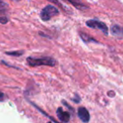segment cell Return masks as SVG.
I'll return each mask as SVG.
<instances>
[{"label":"cell","instance_id":"cell-1","mask_svg":"<svg viewBox=\"0 0 123 123\" xmlns=\"http://www.w3.org/2000/svg\"><path fill=\"white\" fill-rule=\"evenodd\" d=\"M27 63L31 67H37V66H50L54 67L56 65V62L52 57L49 56H43V57H32L30 56L26 59Z\"/></svg>","mask_w":123,"mask_h":123},{"label":"cell","instance_id":"cell-2","mask_svg":"<svg viewBox=\"0 0 123 123\" xmlns=\"http://www.w3.org/2000/svg\"><path fill=\"white\" fill-rule=\"evenodd\" d=\"M59 14V10L57 8L53 5H47L41 10V19L43 21H48L54 16Z\"/></svg>","mask_w":123,"mask_h":123},{"label":"cell","instance_id":"cell-3","mask_svg":"<svg viewBox=\"0 0 123 123\" xmlns=\"http://www.w3.org/2000/svg\"><path fill=\"white\" fill-rule=\"evenodd\" d=\"M86 25L92 28V29L99 30V31H102L105 36L108 35V31H109V29H108L107 25H106L104 22L94 20V19H90V20H88L87 22H86Z\"/></svg>","mask_w":123,"mask_h":123},{"label":"cell","instance_id":"cell-4","mask_svg":"<svg viewBox=\"0 0 123 123\" xmlns=\"http://www.w3.org/2000/svg\"><path fill=\"white\" fill-rule=\"evenodd\" d=\"M56 116L62 122H68L70 121V114L67 111H64L63 109L61 107L56 110Z\"/></svg>","mask_w":123,"mask_h":123},{"label":"cell","instance_id":"cell-5","mask_svg":"<svg viewBox=\"0 0 123 123\" xmlns=\"http://www.w3.org/2000/svg\"><path fill=\"white\" fill-rule=\"evenodd\" d=\"M111 33L118 39L123 38V27L119 25H112L111 27Z\"/></svg>","mask_w":123,"mask_h":123},{"label":"cell","instance_id":"cell-6","mask_svg":"<svg viewBox=\"0 0 123 123\" xmlns=\"http://www.w3.org/2000/svg\"><path fill=\"white\" fill-rule=\"evenodd\" d=\"M78 116H79V119H80L83 122H88V121H89V119H90L89 111L84 107L79 108V111H78Z\"/></svg>","mask_w":123,"mask_h":123},{"label":"cell","instance_id":"cell-7","mask_svg":"<svg viewBox=\"0 0 123 123\" xmlns=\"http://www.w3.org/2000/svg\"><path fill=\"white\" fill-rule=\"evenodd\" d=\"M66 1H68L71 4H73L74 7H76L77 9H88L87 6L84 5V4H82L79 0H66Z\"/></svg>","mask_w":123,"mask_h":123},{"label":"cell","instance_id":"cell-8","mask_svg":"<svg viewBox=\"0 0 123 123\" xmlns=\"http://www.w3.org/2000/svg\"><path fill=\"white\" fill-rule=\"evenodd\" d=\"M80 37H81V39L84 41V42H91V41H92V42H94V43H98V41H96V40H94V38H92L91 36H88V35L84 34V33L80 34Z\"/></svg>","mask_w":123,"mask_h":123},{"label":"cell","instance_id":"cell-9","mask_svg":"<svg viewBox=\"0 0 123 123\" xmlns=\"http://www.w3.org/2000/svg\"><path fill=\"white\" fill-rule=\"evenodd\" d=\"M9 9V5L3 0H0V12H6Z\"/></svg>","mask_w":123,"mask_h":123},{"label":"cell","instance_id":"cell-10","mask_svg":"<svg viewBox=\"0 0 123 123\" xmlns=\"http://www.w3.org/2000/svg\"><path fill=\"white\" fill-rule=\"evenodd\" d=\"M6 54L9 55V56H19L21 55L24 54V51H6Z\"/></svg>","mask_w":123,"mask_h":123},{"label":"cell","instance_id":"cell-11","mask_svg":"<svg viewBox=\"0 0 123 123\" xmlns=\"http://www.w3.org/2000/svg\"><path fill=\"white\" fill-rule=\"evenodd\" d=\"M8 20H9V19H8L7 18L0 17V23H1V24H6V23L8 22Z\"/></svg>","mask_w":123,"mask_h":123},{"label":"cell","instance_id":"cell-12","mask_svg":"<svg viewBox=\"0 0 123 123\" xmlns=\"http://www.w3.org/2000/svg\"><path fill=\"white\" fill-rule=\"evenodd\" d=\"M4 99H5V95H4V94L2 92H0V101H3Z\"/></svg>","mask_w":123,"mask_h":123},{"label":"cell","instance_id":"cell-13","mask_svg":"<svg viewBox=\"0 0 123 123\" xmlns=\"http://www.w3.org/2000/svg\"><path fill=\"white\" fill-rule=\"evenodd\" d=\"M108 94H112V95H111V97H113V96L115 95V93L113 92V91H111V92H109V93H108Z\"/></svg>","mask_w":123,"mask_h":123},{"label":"cell","instance_id":"cell-14","mask_svg":"<svg viewBox=\"0 0 123 123\" xmlns=\"http://www.w3.org/2000/svg\"><path fill=\"white\" fill-rule=\"evenodd\" d=\"M11 1H14V2H19V0H11Z\"/></svg>","mask_w":123,"mask_h":123}]
</instances>
